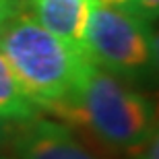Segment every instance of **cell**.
I'll return each instance as SVG.
<instances>
[{
    "label": "cell",
    "instance_id": "cell-1",
    "mask_svg": "<svg viewBox=\"0 0 159 159\" xmlns=\"http://www.w3.org/2000/svg\"><path fill=\"white\" fill-rule=\"evenodd\" d=\"M0 54L37 110L64 118L89 60L85 52L52 35L21 11L0 29Z\"/></svg>",
    "mask_w": 159,
    "mask_h": 159
},
{
    "label": "cell",
    "instance_id": "cell-2",
    "mask_svg": "<svg viewBox=\"0 0 159 159\" xmlns=\"http://www.w3.org/2000/svg\"><path fill=\"white\" fill-rule=\"evenodd\" d=\"M64 122L83 126L110 153L130 155L157 132V110L145 91L87 60Z\"/></svg>",
    "mask_w": 159,
    "mask_h": 159
},
{
    "label": "cell",
    "instance_id": "cell-3",
    "mask_svg": "<svg viewBox=\"0 0 159 159\" xmlns=\"http://www.w3.org/2000/svg\"><path fill=\"white\" fill-rule=\"evenodd\" d=\"M85 56L99 68L139 85L157 70V39L151 23L124 6L95 2L91 8Z\"/></svg>",
    "mask_w": 159,
    "mask_h": 159
},
{
    "label": "cell",
    "instance_id": "cell-4",
    "mask_svg": "<svg viewBox=\"0 0 159 159\" xmlns=\"http://www.w3.org/2000/svg\"><path fill=\"white\" fill-rule=\"evenodd\" d=\"M6 151L12 159H103L70 126L43 116L12 124Z\"/></svg>",
    "mask_w": 159,
    "mask_h": 159
},
{
    "label": "cell",
    "instance_id": "cell-5",
    "mask_svg": "<svg viewBox=\"0 0 159 159\" xmlns=\"http://www.w3.org/2000/svg\"><path fill=\"white\" fill-rule=\"evenodd\" d=\"M95 0H29V15L68 46L85 52V33Z\"/></svg>",
    "mask_w": 159,
    "mask_h": 159
},
{
    "label": "cell",
    "instance_id": "cell-6",
    "mask_svg": "<svg viewBox=\"0 0 159 159\" xmlns=\"http://www.w3.org/2000/svg\"><path fill=\"white\" fill-rule=\"evenodd\" d=\"M35 116H41V112L27 97L8 62L0 54V118L11 124H21Z\"/></svg>",
    "mask_w": 159,
    "mask_h": 159
},
{
    "label": "cell",
    "instance_id": "cell-7",
    "mask_svg": "<svg viewBox=\"0 0 159 159\" xmlns=\"http://www.w3.org/2000/svg\"><path fill=\"white\" fill-rule=\"evenodd\" d=\"M132 12H136L139 17H143L145 21H155L159 12V0H132V4L128 6Z\"/></svg>",
    "mask_w": 159,
    "mask_h": 159
},
{
    "label": "cell",
    "instance_id": "cell-8",
    "mask_svg": "<svg viewBox=\"0 0 159 159\" xmlns=\"http://www.w3.org/2000/svg\"><path fill=\"white\" fill-rule=\"evenodd\" d=\"M130 159H159V134L155 132L143 147H139L134 153L128 155Z\"/></svg>",
    "mask_w": 159,
    "mask_h": 159
},
{
    "label": "cell",
    "instance_id": "cell-9",
    "mask_svg": "<svg viewBox=\"0 0 159 159\" xmlns=\"http://www.w3.org/2000/svg\"><path fill=\"white\" fill-rule=\"evenodd\" d=\"M21 11H23L21 0H0V29Z\"/></svg>",
    "mask_w": 159,
    "mask_h": 159
},
{
    "label": "cell",
    "instance_id": "cell-10",
    "mask_svg": "<svg viewBox=\"0 0 159 159\" xmlns=\"http://www.w3.org/2000/svg\"><path fill=\"white\" fill-rule=\"evenodd\" d=\"M11 132H12V124L0 118V155H4V153H6V149H8Z\"/></svg>",
    "mask_w": 159,
    "mask_h": 159
},
{
    "label": "cell",
    "instance_id": "cell-11",
    "mask_svg": "<svg viewBox=\"0 0 159 159\" xmlns=\"http://www.w3.org/2000/svg\"><path fill=\"white\" fill-rule=\"evenodd\" d=\"M95 2H101L107 6H124V8H128L132 4V0H95Z\"/></svg>",
    "mask_w": 159,
    "mask_h": 159
},
{
    "label": "cell",
    "instance_id": "cell-12",
    "mask_svg": "<svg viewBox=\"0 0 159 159\" xmlns=\"http://www.w3.org/2000/svg\"><path fill=\"white\" fill-rule=\"evenodd\" d=\"M0 159H8V157H2V155H0Z\"/></svg>",
    "mask_w": 159,
    "mask_h": 159
}]
</instances>
